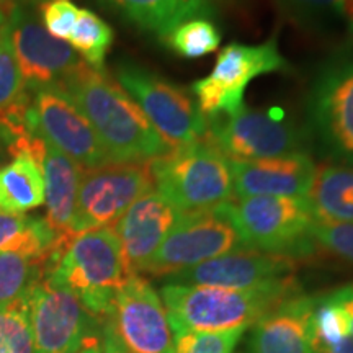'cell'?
<instances>
[{
    "mask_svg": "<svg viewBox=\"0 0 353 353\" xmlns=\"http://www.w3.org/2000/svg\"><path fill=\"white\" fill-rule=\"evenodd\" d=\"M7 32L25 90L59 87L85 64L68 41L52 37L41 21L20 3L8 12Z\"/></svg>",
    "mask_w": 353,
    "mask_h": 353,
    "instance_id": "4fadbf2b",
    "label": "cell"
},
{
    "mask_svg": "<svg viewBox=\"0 0 353 353\" xmlns=\"http://www.w3.org/2000/svg\"><path fill=\"white\" fill-rule=\"evenodd\" d=\"M87 118L114 164H148L170 151L134 100L103 70L83 64L59 85Z\"/></svg>",
    "mask_w": 353,
    "mask_h": 353,
    "instance_id": "6da1fadb",
    "label": "cell"
},
{
    "mask_svg": "<svg viewBox=\"0 0 353 353\" xmlns=\"http://www.w3.org/2000/svg\"><path fill=\"white\" fill-rule=\"evenodd\" d=\"M312 345L316 353H322L350 335L348 319L329 294L316 296V306L311 317Z\"/></svg>",
    "mask_w": 353,
    "mask_h": 353,
    "instance_id": "f1b7e54d",
    "label": "cell"
},
{
    "mask_svg": "<svg viewBox=\"0 0 353 353\" xmlns=\"http://www.w3.org/2000/svg\"><path fill=\"white\" fill-rule=\"evenodd\" d=\"M114 33L107 21L88 8H81L68 43L87 65L103 70L105 57L112 46Z\"/></svg>",
    "mask_w": 353,
    "mask_h": 353,
    "instance_id": "d4e9b609",
    "label": "cell"
},
{
    "mask_svg": "<svg viewBox=\"0 0 353 353\" xmlns=\"http://www.w3.org/2000/svg\"><path fill=\"white\" fill-rule=\"evenodd\" d=\"M165 43L176 54L187 59H198L218 50L221 33L208 19H193L176 26Z\"/></svg>",
    "mask_w": 353,
    "mask_h": 353,
    "instance_id": "4316f807",
    "label": "cell"
},
{
    "mask_svg": "<svg viewBox=\"0 0 353 353\" xmlns=\"http://www.w3.org/2000/svg\"><path fill=\"white\" fill-rule=\"evenodd\" d=\"M20 3V0H0V12L10 10L13 6Z\"/></svg>",
    "mask_w": 353,
    "mask_h": 353,
    "instance_id": "60d3db41",
    "label": "cell"
},
{
    "mask_svg": "<svg viewBox=\"0 0 353 353\" xmlns=\"http://www.w3.org/2000/svg\"><path fill=\"white\" fill-rule=\"evenodd\" d=\"M176 210L159 192H149L132 203L113 229L121 242L123 255L131 273H143L145 265L156 254L169 232L182 218Z\"/></svg>",
    "mask_w": 353,
    "mask_h": 353,
    "instance_id": "ac0fdd59",
    "label": "cell"
},
{
    "mask_svg": "<svg viewBox=\"0 0 353 353\" xmlns=\"http://www.w3.org/2000/svg\"><path fill=\"white\" fill-rule=\"evenodd\" d=\"M294 13L306 20L345 17L348 0H285Z\"/></svg>",
    "mask_w": 353,
    "mask_h": 353,
    "instance_id": "836d02e7",
    "label": "cell"
},
{
    "mask_svg": "<svg viewBox=\"0 0 353 353\" xmlns=\"http://www.w3.org/2000/svg\"><path fill=\"white\" fill-rule=\"evenodd\" d=\"M28 134L8 145L10 161L0 167V213L25 214L44 205V179Z\"/></svg>",
    "mask_w": 353,
    "mask_h": 353,
    "instance_id": "44dd1931",
    "label": "cell"
},
{
    "mask_svg": "<svg viewBox=\"0 0 353 353\" xmlns=\"http://www.w3.org/2000/svg\"><path fill=\"white\" fill-rule=\"evenodd\" d=\"M26 296L0 306V353H34Z\"/></svg>",
    "mask_w": 353,
    "mask_h": 353,
    "instance_id": "83f0119b",
    "label": "cell"
},
{
    "mask_svg": "<svg viewBox=\"0 0 353 353\" xmlns=\"http://www.w3.org/2000/svg\"><path fill=\"white\" fill-rule=\"evenodd\" d=\"M114 79L172 149L206 136L208 120L185 88L132 61L118 63Z\"/></svg>",
    "mask_w": 353,
    "mask_h": 353,
    "instance_id": "8992f818",
    "label": "cell"
},
{
    "mask_svg": "<svg viewBox=\"0 0 353 353\" xmlns=\"http://www.w3.org/2000/svg\"><path fill=\"white\" fill-rule=\"evenodd\" d=\"M306 198L317 221L353 223V167L325 165L317 169Z\"/></svg>",
    "mask_w": 353,
    "mask_h": 353,
    "instance_id": "603a6c76",
    "label": "cell"
},
{
    "mask_svg": "<svg viewBox=\"0 0 353 353\" xmlns=\"http://www.w3.org/2000/svg\"><path fill=\"white\" fill-rule=\"evenodd\" d=\"M26 299L34 353H79L87 342L97 339L94 324L100 321L69 290L41 276Z\"/></svg>",
    "mask_w": 353,
    "mask_h": 353,
    "instance_id": "5bb4252c",
    "label": "cell"
},
{
    "mask_svg": "<svg viewBox=\"0 0 353 353\" xmlns=\"http://www.w3.org/2000/svg\"><path fill=\"white\" fill-rule=\"evenodd\" d=\"M288 70L276 37L260 44L231 43L219 52L210 76L192 83V92L206 118L234 114L245 105V88L254 79Z\"/></svg>",
    "mask_w": 353,
    "mask_h": 353,
    "instance_id": "9c48e42d",
    "label": "cell"
},
{
    "mask_svg": "<svg viewBox=\"0 0 353 353\" xmlns=\"http://www.w3.org/2000/svg\"><path fill=\"white\" fill-rule=\"evenodd\" d=\"M154 187L182 213L210 210L232 200L231 162L203 138L170 149L149 162Z\"/></svg>",
    "mask_w": 353,
    "mask_h": 353,
    "instance_id": "277c9868",
    "label": "cell"
},
{
    "mask_svg": "<svg viewBox=\"0 0 353 353\" xmlns=\"http://www.w3.org/2000/svg\"><path fill=\"white\" fill-rule=\"evenodd\" d=\"M205 138L229 161H262L306 152L309 132L280 110H250L206 118Z\"/></svg>",
    "mask_w": 353,
    "mask_h": 353,
    "instance_id": "52a82bcc",
    "label": "cell"
},
{
    "mask_svg": "<svg viewBox=\"0 0 353 353\" xmlns=\"http://www.w3.org/2000/svg\"><path fill=\"white\" fill-rule=\"evenodd\" d=\"M316 296L296 293L254 324L249 353H316L311 317Z\"/></svg>",
    "mask_w": 353,
    "mask_h": 353,
    "instance_id": "d6986e66",
    "label": "cell"
},
{
    "mask_svg": "<svg viewBox=\"0 0 353 353\" xmlns=\"http://www.w3.org/2000/svg\"><path fill=\"white\" fill-rule=\"evenodd\" d=\"M307 118L322 151L353 167V54L322 65L307 95Z\"/></svg>",
    "mask_w": 353,
    "mask_h": 353,
    "instance_id": "8fae6325",
    "label": "cell"
},
{
    "mask_svg": "<svg viewBox=\"0 0 353 353\" xmlns=\"http://www.w3.org/2000/svg\"><path fill=\"white\" fill-rule=\"evenodd\" d=\"M130 275L113 228L64 237L43 265L44 280L76 294L100 322L112 317L117 291Z\"/></svg>",
    "mask_w": 353,
    "mask_h": 353,
    "instance_id": "7a4b0ae2",
    "label": "cell"
},
{
    "mask_svg": "<svg viewBox=\"0 0 353 353\" xmlns=\"http://www.w3.org/2000/svg\"><path fill=\"white\" fill-rule=\"evenodd\" d=\"M247 249L229 201L210 210L183 213L143 273L170 276L219 255Z\"/></svg>",
    "mask_w": 353,
    "mask_h": 353,
    "instance_id": "ba28073f",
    "label": "cell"
},
{
    "mask_svg": "<svg viewBox=\"0 0 353 353\" xmlns=\"http://www.w3.org/2000/svg\"><path fill=\"white\" fill-rule=\"evenodd\" d=\"M79 353H101L99 341H97V339H92L90 342H87L85 345H83V348Z\"/></svg>",
    "mask_w": 353,
    "mask_h": 353,
    "instance_id": "f35d334b",
    "label": "cell"
},
{
    "mask_svg": "<svg viewBox=\"0 0 353 353\" xmlns=\"http://www.w3.org/2000/svg\"><path fill=\"white\" fill-rule=\"evenodd\" d=\"M110 319L130 353H174L164 303L139 273H131L117 291Z\"/></svg>",
    "mask_w": 353,
    "mask_h": 353,
    "instance_id": "9a60e30c",
    "label": "cell"
},
{
    "mask_svg": "<svg viewBox=\"0 0 353 353\" xmlns=\"http://www.w3.org/2000/svg\"><path fill=\"white\" fill-rule=\"evenodd\" d=\"M329 298L342 309L343 314L348 319V329H350V337L353 339V283L342 286V288L330 291Z\"/></svg>",
    "mask_w": 353,
    "mask_h": 353,
    "instance_id": "e575fe53",
    "label": "cell"
},
{
    "mask_svg": "<svg viewBox=\"0 0 353 353\" xmlns=\"http://www.w3.org/2000/svg\"><path fill=\"white\" fill-rule=\"evenodd\" d=\"M64 237L57 236L44 218L0 213V252H15L44 265Z\"/></svg>",
    "mask_w": 353,
    "mask_h": 353,
    "instance_id": "cb8c5ba5",
    "label": "cell"
},
{
    "mask_svg": "<svg viewBox=\"0 0 353 353\" xmlns=\"http://www.w3.org/2000/svg\"><path fill=\"white\" fill-rule=\"evenodd\" d=\"M244 330L174 334V353H234Z\"/></svg>",
    "mask_w": 353,
    "mask_h": 353,
    "instance_id": "4dcf8cb0",
    "label": "cell"
},
{
    "mask_svg": "<svg viewBox=\"0 0 353 353\" xmlns=\"http://www.w3.org/2000/svg\"><path fill=\"white\" fill-rule=\"evenodd\" d=\"M232 195L249 196H307L317 167L306 152L262 161H229Z\"/></svg>",
    "mask_w": 353,
    "mask_h": 353,
    "instance_id": "e0dca14e",
    "label": "cell"
},
{
    "mask_svg": "<svg viewBox=\"0 0 353 353\" xmlns=\"http://www.w3.org/2000/svg\"><path fill=\"white\" fill-rule=\"evenodd\" d=\"M247 249L301 259L314 254L316 216L306 196H249L229 201Z\"/></svg>",
    "mask_w": 353,
    "mask_h": 353,
    "instance_id": "5b68a950",
    "label": "cell"
},
{
    "mask_svg": "<svg viewBox=\"0 0 353 353\" xmlns=\"http://www.w3.org/2000/svg\"><path fill=\"white\" fill-rule=\"evenodd\" d=\"M345 17L348 19V23H350V30H352V33H353V0H348V2H347Z\"/></svg>",
    "mask_w": 353,
    "mask_h": 353,
    "instance_id": "ab89813d",
    "label": "cell"
},
{
    "mask_svg": "<svg viewBox=\"0 0 353 353\" xmlns=\"http://www.w3.org/2000/svg\"><path fill=\"white\" fill-rule=\"evenodd\" d=\"M154 190L148 164H105L82 172L70 234L113 228L128 208Z\"/></svg>",
    "mask_w": 353,
    "mask_h": 353,
    "instance_id": "30bf717a",
    "label": "cell"
},
{
    "mask_svg": "<svg viewBox=\"0 0 353 353\" xmlns=\"http://www.w3.org/2000/svg\"><path fill=\"white\" fill-rule=\"evenodd\" d=\"M8 144H10L8 136L0 130V167L3 165V162H6L7 157H10V154H8Z\"/></svg>",
    "mask_w": 353,
    "mask_h": 353,
    "instance_id": "74e56055",
    "label": "cell"
},
{
    "mask_svg": "<svg viewBox=\"0 0 353 353\" xmlns=\"http://www.w3.org/2000/svg\"><path fill=\"white\" fill-rule=\"evenodd\" d=\"M145 33L165 41L179 25L214 13L211 0H99Z\"/></svg>",
    "mask_w": 353,
    "mask_h": 353,
    "instance_id": "7402d4cb",
    "label": "cell"
},
{
    "mask_svg": "<svg viewBox=\"0 0 353 353\" xmlns=\"http://www.w3.org/2000/svg\"><path fill=\"white\" fill-rule=\"evenodd\" d=\"M101 353H130L123 345L120 337L117 335V330L113 327L112 319H107L101 324Z\"/></svg>",
    "mask_w": 353,
    "mask_h": 353,
    "instance_id": "d590c367",
    "label": "cell"
},
{
    "mask_svg": "<svg viewBox=\"0 0 353 353\" xmlns=\"http://www.w3.org/2000/svg\"><path fill=\"white\" fill-rule=\"evenodd\" d=\"M296 293L294 278L250 290L174 283L161 290L172 334L247 329Z\"/></svg>",
    "mask_w": 353,
    "mask_h": 353,
    "instance_id": "3957f363",
    "label": "cell"
},
{
    "mask_svg": "<svg viewBox=\"0 0 353 353\" xmlns=\"http://www.w3.org/2000/svg\"><path fill=\"white\" fill-rule=\"evenodd\" d=\"M41 276V263L15 252H0V306L25 298Z\"/></svg>",
    "mask_w": 353,
    "mask_h": 353,
    "instance_id": "484cf974",
    "label": "cell"
},
{
    "mask_svg": "<svg viewBox=\"0 0 353 353\" xmlns=\"http://www.w3.org/2000/svg\"><path fill=\"white\" fill-rule=\"evenodd\" d=\"M293 259L242 249L167 276L165 283L250 290L293 280Z\"/></svg>",
    "mask_w": 353,
    "mask_h": 353,
    "instance_id": "2e32d148",
    "label": "cell"
},
{
    "mask_svg": "<svg viewBox=\"0 0 353 353\" xmlns=\"http://www.w3.org/2000/svg\"><path fill=\"white\" fill-rule=\"evenodd\" d=\"M8 12H0V112L25 95L23 79L7 32Z\"/></svg>",
    "mask_w": 353,
    "mask_h": 353,
    "instance_id": "f546056e",
    "label": "cell"
},
{
    "mask_svg": "<svg viewBox=\"0 0 353 353\" xmlns=\"http://www.w3.org/2000/svg\"><path fill=\"white\" fill-rule=\"evenodd\" d=\"M316 244L353 263V223L317 221L312 226Z\"/></svg>",
    "mask_w": 353,
    "mask_h": 353,
    "instance_id": "1f68e13d",
    "label": "cell"
},
{
    "mask_svg": "<svg viewBox=\"0 0 353 353\" xmlns=\"http://www.w3.org/2000/svg\"><path fill=\"white\" fill-rule=\"evenodd\" d=\"M322 353H353V339L348 335V337L342 339L341 342L329 347L327 350H324Z\"/></svg>",
    "mask_w": 353,
    "mask_h": 353,
    "instance_id": "8d00e7d4",
    "label": "cell"
},
{
    "mask_svg": "<svg viewBox=\"0 0 353 353\" xmlns=\"http://www.w3.org/2000/svg\"><path fill=\"white\" fill-rule=\"evenodd\" d=\"M28 145L43 170L44 205H46L44 219L54 229L57 236H72L70 226H72L77 190L83 169L34 132L30 134Z\"/></svg>",
    "mask_w": 353,
    "mask_h": 353,
    "instance_id": "ffe728a7",
    "label": "cell"
},
{
    "mask_svg": "<svg viewBox=\"0 0 353 353\" xmlns=\"http://www.w3.org/2000/svg\"><path fill=\"white\" fill-rule=\"evenodd\" d=\"M79 8L72 0H46L39 7L41 23L57 39L68 41L77 21Z\"/></svg>",
    "mask_w": 353,
    "mask_h": 353,
    "instance_id": "d6a6232c",
    "label": "cell"
},
{
    "mask_svg": "<svg viewBox=\"0 0 353 353\" xmlns=\"http://www.w3.org/2000/svg\"><path fill=\"white\" fill-rule=\"evenodd\" d=\"M26 128L41 136L83 170L110 164L99 136L61 87L30 92Z\"/></svg>",
    "mask_w": 353,
    "mask_h": 353,
    "instance_id": "7c38bea8",
    "label": "cell"
}]
</instances>
